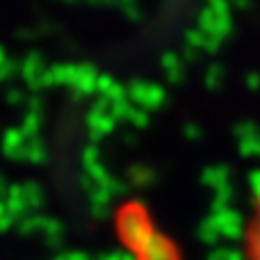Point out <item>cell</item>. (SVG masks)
I'll return each mask as SVG.
<instances>
[{
	"instance_id": "1",
	"label": "cell",
	"mask_w": 260,
	"mask_h": 260,
	"mask_svg": "<svg viewBox=\"0 0 260 260\" xmlns=\"http://www.w3.org/2000/svg\"><path fill=\"white\" fill-rule=\"evenodd\" d=\"M244 258L260 260V197L256 199V206H253L247 231H244Z\"/></svg>"
}]
</instances>
